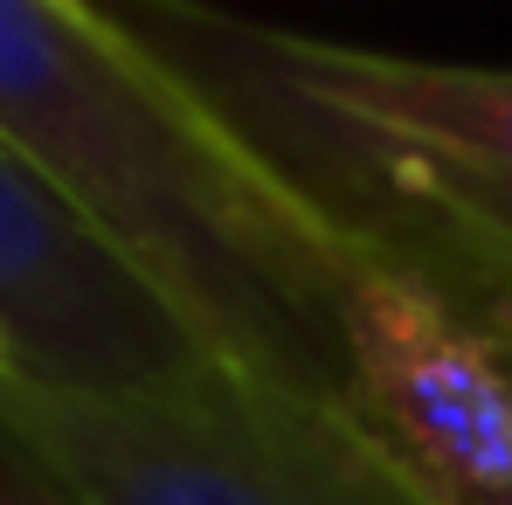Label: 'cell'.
Instances as JSON below:
<instances>
[{"mask_svg": "<svg viewBox=\"0 0 512 505\" xmlns=\"http://www.w3.org/2000/svg\"><path fill=\"white\" fill-rule=\"evenodd\" d=\"M353 409L429 505H512V346L436 284L346 250Z\"/></svg>", "mask_w": 512, "mask_h": 505, "instance_id": "4", "label": "cell"}, {"mask_svg": "<svg viewBox=\"0 0 512 505\" xmlns=\"http://www.w3.org/2000/svg\"><path fill=\"white\" fill-rule=\"evenodd\" d=\"M0 416L84 505H429L353 402L229 367L118 395L0 374Z\"/></svg>", "mask_w": 512, "mask_h": 505, "instance_id": "3", "label": "cell"}, {"mask_svg": "<svg viewBox=\"0 0 512 505\" xmlns=\"http://www.w3.org/2000/svg\"><path fill=\"white\" fill-rule=\"evenodd\" d=\"M125 21L360 250L402 263L485 326L512 319V70L180 0Z\"/></svg>", "mask_w": 512, "mask_h": 505, "instance_id": "2", "label": "cell"}, {"mask_svg": "<svg viewBox=\"0 0 512 505\" xmlns=\"http://www.w3.org/2000/svg\"><path fill=\"white\" fill-rule=\"evenodd\" d=\"M0 360L7 381L118 395L208 367L167 305L0 139Z\"/></svg>", "mask_w": 512, "mask_h": 505, "instance_id": "5", "label": "cell"}, {"mask_svg": "<svg viewBox=\"0 0 512 505\" xmlns=\"http://www.w3.org/2000/svg\"><path fill=\"white\" fill-rule=\"evenodd\" d=\"M0 374H7V360H0Z\"/></svg>", "mask_w": 512, "mask_h": 505, "instance_id": "8", "label": "cell"}, {"mask_svg": "<svg viewBox=\"0 0 512 505\" xmlns=\"http://www.w3.org/2000/svg\"><path fill=\"white\" fill-rule=\"evenodd\" d=\"M499 339H506V333H499ZM506 346H512V339H506Z\"/></svg>", "mask_w": 512, "mask_h": 505, "instance_id": "9", "label": "cell"}, {"mask_svg": "<svg viewBox=\"0 0 512 505\" xmlns=\"http://www.w3.org/2000/svg\"><path fill=\"white\" fill-rule=\"evenodd\" d=\"M492 333H506V339H512V319H506V326H492Z\"/></svg>", "mask_w": 512, "mask_h": 505, "instance_id": "7", "label": "cell"}, {"mask_svg": "<svg viewBox=\"0 0 512 505\" xmlns=\"http://www.w3.org/2000/svg\"><path fill=\"white\" fill-rule=\"evenodd\" d=\"M0 139L208 367L353 402L346 236L111 7L0 0Z\"/></svg>", "mask_w": 512, "mask_h": 505, "instance_id": "1", "label": "cell"}, {"mask_svg": "<svg viewBox=\"0 0 512 505\" xmlns=\"http://www.w3.org/2000/svg\"><path fill=\"white\" fill-rule=\"evenodd\" d=\"M0 505H84L63 485V471H56L7 416H0Z\"/></svg>", "mask_w": 512, "mask_h": 505, "instance_id": "6", "label": "cell"}]
</instances>
